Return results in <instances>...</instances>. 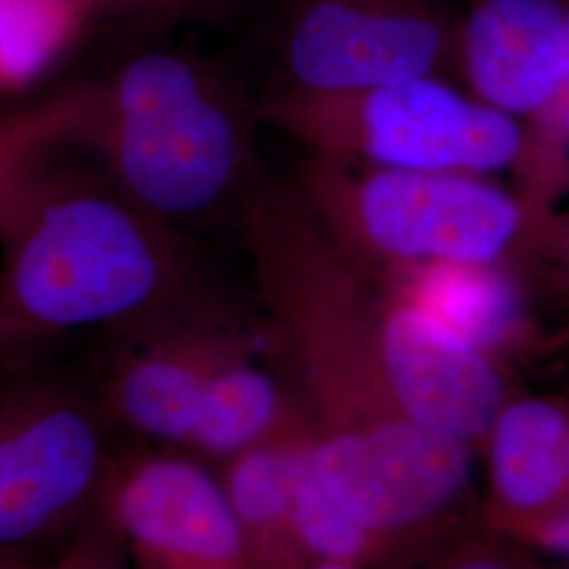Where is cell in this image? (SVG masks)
Instances as JSON below:
<instances>
[{
	"instance_id": "9c48e42d",
	"label": "cell",
	"mask_w": 569,
	"mask_h": 569,
	"mask_svg": "<svg viewBox=\"0 0 569 569\" xmlns=\"http://www.w3.org/2000/svg\"><path fill=\"white\" fill-rule=\"evenodd\" d=\"M100 519L131 569H262L218 470L180 449L124 439Z\"/></svg>"
},
{
	"instance_id": "ac0fdd59",
	"label": "cell",
	"mask_w": 569,
	"mask_h": 569,
	"mask_svg": "<svg viewBox=\"0 0 569 569\" xmlns=\"http://www.w3.org/2000/svg\"><path fill=\"white\" fill-rule=\"evenodd\" d=\"M390 569H552L542 555L491 528L481 507L432 531Z\"/></svg>"
},
{
	"instance_id": "5b68a950",
	"label": "cell",
	"mask_w": 569,
	"mask_h": 569,
	"mask_svg": "<svg viewBox=\"0 0 569 569\" xmlns=\"http://www.w3.org/2000/svg\"><path fill=\"white\" fill-rule=\"evenodd\" d=\"M41 357L0 363L2 568H49L100 519L124 443L96 385Z\"/></svg>"
},
{
	"instance_id": "277c9868",
	"label": "cell",
	"mask_w": 569,
	"mask_h": 569,
	"mask_svg": "<svg viewBox=\"0 0 569 569\" xmlns=\"http://www.w3.org/2000/svg\"><path fill=\"white\" fill-rule=\"evenodd\" d=\"M291 180L346 260L378 283L435 266L526 272L555 234L542 201L517 197L486 176L355 167L305 154Z\"/></svg>"
},
{
	"instance_id": "3957f363",
	"label": "cell",
	"mask_w": 569,
	"mask_h": 569,
	"mask_svg": "<svg viewBox=\"0 0 569 569\" xmlns=\"http://www.w3.org/2000/svg\"><path fill=\"white\" fill-rule=\"evenodd\" d=\"M150 32L91 81L79 146L152 218L188 234L239 224L266 171L258 102L218 60Z\"/></svg>"
},
{
	"instance_id": "8992f818",
	"label": "cell",
	"mask_w": 569,
	"mask_h": 569,
	"mask_svg": "<svg viewBox=\"0 0 569 569\" xmlns=\"http://www.w3.org/2000/svg\"><path fill=\"white\" fill-rule=\"evenodd\" d=\"M260 119L333 163L489 176L528 161V124L420 77L346 96L264 93Z\"/></svg>"
},
{
	"instance_id": "52a82bcc",
	"label": "cell",
	"mask_w": 569,
	"mask_h": 569,
	"mask_svg": "<svg viewBox=\"0 0 569 569\" xmlns=\"http://www.w3.org/2000/svg\"><path fill=\"white\" fill-rule=\"evenodd\" d=\"M460 16L449 0H279L268 21V93L346 96L448 79L458 72Z\"/></svg>"
},
{
	"instance_id": "7402d4cb",
	"label": "cell",
	"mask_w": 569,
	"mask_h": 569,
	"mask_svg": "<svg viewBox=\"0 0 569 569\" xmlns=\"http://www.w3.org/2000/svg\"><path fill=\"white\" fill-rule=\"evenodd\" d=\"M51 345L18 323L0 305V363L39 357Z\"/></svg>"
},
{
	"instance_id": "7c38bea8",
	"label": "cell",
	"mask_w": 569,
	"mask_h": 569,
	"mask_svg": "<svg viewBox=\"0 0 569 569\" xmlns=\"http://www.w3.org/2000/svg\"><path fill=\"white\" fill-rule=\"evenodd\" d=\"M569 401L523 388L500 409L479 449L486 483L481 515L505 533L569 509Z\"/></svg>"
},
{
	"instance_id": "484cf974",
	"label": "cell",
	"mask_w": 569,
	"mask_h": 569,
	"mask_svg": "<svg viewBox=\"0 0 569 569\" xmlns=\"http://www.w3.org/2000/svg\"><path fill=\"white\" fill-rule=\"evenodd\" d=\"M449 2H451V0H449Z\"/></svg>"
},
{
	"instance_id": "9a60e30c",
	"label": "cell",
	"mask_w": 569,
	"mask_h": 569,
	"mask_svg": "<svg viewBox=\"0 0 569 569\" xmlns=\"http://www.w3.org/2000/svg\"><path fill=\"white\" fill-rule=\"evenodd\" d=\"M293 521L298 545L310 566L390 569L418 540H403L371 528L340 509L319 488L306 453V439L296 467ZM430 536V533H428ZM427 538V536H425Z\"/></svg>"
},
{
	"instance_id": "ba28073f",
	"label": "cell",
	"mask_w": 569,
	"mask_h": 569,
	"mask_svg": "<svg viewBox=\"0 0 569 569\" xmlns=\"http://www.w3.org/2000/svg\"><path fill=\"white\" fill-rule=\"evenodd\" d=\"M264 355L260 315L228 291L108 333L93 380L124 439L182 449L204 395L228 367Z\"/></svg>"
},
{
	"instance_id": "8fae6325",
	"label": "cell",
	"mask_w": 569,
	"mask_h": 569,
	"mask_svg": "<svg viewBox=\"0 0 569 569\" xmlns=\"http://www.w3.org/2000/svg\"><path fill=\"white\" fill-rule=\"evenodd\" d=\"M458 72L481 102L538 121L569 87V0H468Z\"/></svg>"
},
{
	"instance_id": "ffe728a7",
	"label": "cell",
	"mask_w": 569,
	"mask_h": 569,
	"mask_svg": "<svg viewBox=\"0 0 569 569\" xmlns=\"http://www.w3.org/2000/svg\"><path fill=\"white\" fill-rule=\"evenodd\" d=\"M44 569H131L119 542L98 519L81 538Z\"/></svg>"
},
{
	"instance_id": "d4e9b609",
	"label": "cell",
	"mask_w": 569,
	"mask_h": 569,
	"mask_svg": "<svg viewBox=\"0 0 569 569\" xmlns=\"http://www.w3.org/2000/svg\"><path fill=\"white\" fill-rule=\"evenodd\" d=\"M566 467H568V483H569V432H568V441H566Z\"/></svg>"
},
{
	"instance_id": "5bb4252c",
	"label": "cell",
	"mask_w": 569,
	"mask_h": 569,
	"mask_svg": "<svg viewBox=\"0 0 569 569\" xmlns=\"http://www.w3.org/2000/svg\"><path fill=\"white\" fill-rule=\"evenodd\" d=\"M305 432L268 441L216 467L228 505L262 569H308L293 521Z\"/></svg>"
},
{
	"instance_id": "2e32d148",
	"label": "cell",
	"mask_w": 569,
	"mask_h": 569,
	"mask_svg": "<svg viewBox=\"0 0 569 569\" xmlns=\"http://www.w3.org/2000/svg\"><path fill=\"white\" fill-rule=\"evenodd\" d=\"M89 20L74 0H0V91L39 81L81 41Z\"/></svg>"
},
{
	"instance_id": "4fadbf2b",
	"label": "cell",
	"mask_w": 569,
	"mask_h": 569,
	"mask_svg": "<svg viewBox=\"0 0 569 569\" xmlns=\"http://www.w3.org/2000/svg\"><path fill=\"white\" fill-rule=\"evenodd\" d=\"M298 432L306 435L302 409L266 355H258L216 378L180 451L216 468L247 449Z\"/></svg>"
},
{
	"instance_id": "6da1fadb",
	"label": "cell",
	"mask_w": 569,
	"mask_h": 569,
	"mask_svg": "<svg viewBox=\"0 0 569 569\" xmlns=\"http://www.w3.org/2000/svg\"><path fill=\"white\" fill-rule=\"evenodd\" d=\"M237 228L253 268L266 361L302 409L319 488L403 540L479 510L477 456L416 425L395 401L373 283L329 239L293 180L264 173Z\"/></svg>"
},
{
	"instance_id": "44dd1931",
	"label": "cell",
	"mask_w": 569,
	"mask_h": 569,
	"mask_svg": "<svg viewBox=\"0 0 569 569\" xmlns=\"http://www.w3.org/2000/svg\"><path fill=\"white\" fill-rule=\"evenodd\" d=\"M510 538L519 540L545 559L552 557L569 563V509L549 517L540 523L519 529L510 533Z\"/></svg>"
},
{
	"instance_id": "603a6c76",
	"label": "cell",
	"mask_w": 569,
	"mask_h": 569,
	"mask_svg": "<svg viewBox=\"0 0 569 569\" xmlns=\"http://www.w3.org/2000/svg\"><path fill=\"white\" fill-rule=\"evenodd\" d=\"M561 251H563V260H566V279H568L569 284V218L566 226H561ZM568 336H569V327H568Z\"/></svg>"
},
{
	"instance_id": "7a4b0ae2",
	"label": "cell",
	"mask_w": 569,
	"mask_h": 569,
	"mask_svg": "<svg viewBox=\"0 0 569 569\" xmlns=\"http://www.w3.org/2000/svg\"><path fill=\"white\" fill-rule=\"evenodd\" d=\"M220 291L192 239L133 203L77 142L47 152L0 207V305L47 345Z\"/></svg>"
},
{
	"instance_id": "e0dca14e",
	"label": "cell",
	"mask_w": 569,
	"mask_h": 569,
	"mask_svg": "<svg viewBox=\"0 0 569 569\" xmlns=\"http://www.w3.org/2000/svg\"><path fill=\"white\" fill-rule=\"evenodd\" d=\"M91 81L0 112V207L23 173L63 143L79 142L91 110Z\"/></svg>"
},
{
	"instance_id": "d6986e66",
	"label": "cell",
	"mask_w": 569,
	"mask_h": 569,
	"mask_svg": "<svg viewBox=\"0 0 569 569\" xmlns=\"http://www.w3.org/2000/svg\"><path fill=\"white\" fill-rule=\"evenodd\" d=\"M91 18H114L146 32L224 28L247 16L253 0H74Z\"/></svg>"
},
{
	"instance_id": "cb8c5ba5",
	"label": "cell",
	"mask_w": 569,
	"mask_h": 569,
	"mask_svg": "<svg viewBox=\"0 0 569 569\" xmlns=\"http://www.w3.org/2000/svg\"><path fill=\"white\" fill-rule=\"evenodd\" d=\"M308 569H355L346 568V566H310Z\"/></svg>"
},
{
	"instance_id": "30bf717a",
	"label": "cell",
	"mask_w": 569,
	"mask_h": 569,
	"mask_svg": "<svg viewBox=\"0 0 569 569\" xmlns=\"http://www.w3.org/2000/svg\"><path fill=\"white\" fill-rule=\"evenodd\" d=\"M373 283L378 348L388 387L407 416L470 449L521 387L509 361L470 340L418 298Z\"/></svg>"
}]
</instances>
